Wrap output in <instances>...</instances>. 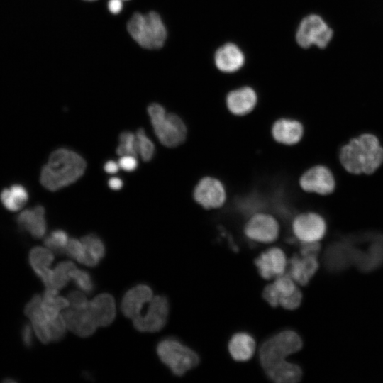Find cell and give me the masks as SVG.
I'll use <instances>...</instances> for the list:
<instances>
[{
    "label": "cell",
    "mask_w": 383,
    "mask_h": 383,
    "mask_svg": "<svg viewBox=\"0 0 383 383\" xmlns=\"http://www.w3.org/2000/svg\"><path fill=\"white\" fill-rule=\"evenodd\" d=\"M272 284L279 295V301L281 298L292 294L298 288L296 283L288 273L275 277Z\"/></svg>",
    "instance_id": "obj_33"
},
{
    "label": "cell",
    "mask_w": 383,
    "mask_h": 383,
    "mask_svg": "<svg viewBox=\"0 0 383 383\" xmlns=\"http://www.w3.org/2000/svg\"><path fill=\"white\" fill-rule=\"evenodd\" d=\"M327 230L325 219L315 212L297 215L292 221V231L300 242H319Z\"/></svg>",
    "instance_id": "obj_10"
},
{
    "label": "cell",
    "mask_w": 383,
    "mask_h": 383,
    "mask_svg": "<svg viewBox=\"0 0 383 383\" xmlns=\"http://www.w3.org/2000/svg\"><path fill=\"white\" fill-rule=\"evenodd\" d=\"M148 113L155 133L163 145L174 148L184 143L187 130L179 116L172 113H167L158 104H150Z\"/></svg>",
    "instance_id": "obj_6"
},
{
    "label": "cell",
    "mask_w": 383,
    "mask_h": 383,
    "mask_svg": "<svg viewBox=\"0 0 383 383\" xmlns=\"http://www.w3.org/2000/svg\"><path fill=\"white\" fill-rule=\"evenodd\" d=\"M265 373L270 380L275 383H296L303 377L301 367L289 361L277 365Z\"/></svg>",
    "instance_id": "obj_24"
},
{
    "label": "cell",
    "mask_w": 383,
    "mask_h": 383,
    "mask_svg": "<svg viewBox=\"0 0 383 383\" xmlns=\"http://www.w3.org/2000/svg\"><path fill=\"white\" fill-rule=\"evenodd\" d=\"M86 169V162L77 152L59 148L51 153L42 168L40 182L50 191H57L80 178Z\"/></svg>",
    "instance_id": "obj_2"
},
{
    "label": "cell",
    "mask_w": 383,
    "mask_h": 383,
    "mask_svg": "<svg viewBox=\"0 0 383 383\" xmlns=\"http://www.w3.org/2000/svg\"><path fill=\"white\" fill-rule=\"evenodd\" d=\"M30 324L25 323L21 328V338L23 345L30 348L33 345V329Z\"/></svg>",
    "instance_id": "obj_42"
},
{
    "label": "cell",
    "mask_w": 383,
    "mask_h": 383,
    "mask_svg": "<svg viewBox=\"0 0 383 383\" xmlns=\"http://www.w3.org/2000/svg\"><path fill=\"white\" fill-rule=\"evenodd\" d=\"M116 152L120 156L138 155L137 139L135 133L130 131H124L119 136V144L116 148Z\"/></svg>",
    "instance_id": "obj_29"
},
{
    "label": "cell",
    "mask_w": 383,
    "mask_h": 383,
    "mask_svg": "<svg viewBox=\"0 0 383 383\" xmlns=\"http://www.w3.org/2000/svg\"><path fill=\"white\" fill-rule=\"evenodd\" d=\"M193 196L196 202L206 209H218L226 201V191L219 179L205 177L196 184Z\"/></svg>",
    "instance_id": "obj_11"
},
{
    "label": "cell",
    "mask_w": 383,
    "mask_h": 383,
    "mask_svg": "<svg viewBox=\"0 0 383 383\" xmlns=\"http://www.w3.org/2000/svg\"><path fill=\"white\" fill-rule=\"evenodd\" d=\"M122 6L121 0H109L108 4L109 11L114 14L119 13Z\"/></svg>",
    "instance_id": "obj_43"
},
{
    "label": "cell",
    "mask_w": 383,
    "mask_h": 383,
    "mask_svg": "<svg viewBox=\"0 0 383 383\" xmlns=\"http://www.w3.org/2000/svg\"><path fill=\"white\" fill-rule=\"evenodd\" d=\"M17 223L21 229L29 232L33 237H43L47 230L44 207L36 206L22 211L17 217Z\"/></svg>",
    "instance_id": "obj_20"
},
{
    "label": "cell",
    "mask_w": 383,
    "mask_h": 383,
    "mask_svg": "<svg viewBox=\"0 0 383 383\" xmlns=\"http://www.w3.org/2000/svg\"><path fill=\"white\" fill-rule=\"evenodd\" d=\"M259 274L270 280L285 273L288 262L282 249L272 247L262 252L255 260Z\"/></svg>",
    "instance_id": "obj_13"
},
{
    "label": "cell",
    "mask_w": 383,
    "mask_h": 383,
    "mask_svg": "<svg viewBox=\"0 0 383 383\" xmlns=\"http://www.w3.org/2000/svg\"><path fill=\"white\" fill-rule=\"evenodd\" d=\"M357 249L347 245L331 246L324 255V263L331 271L338 272L355 265Z\"/></svg>",
    "instance_id": "obj_22"
},
{
    "label": "cell",
    "mask_w": 383,
    "mask_h": 383,
    "mask_svg": "<svg viewBox=\"0 0 383 383\" xmlns=\"http://www.w3.org/2000/svg\"><path fill=\"white\" fill-rule=\"evenodd\" d=\"M169 312L168 299L164 295H157L151 299L145 316L138 315L133 318V326L140 332L160 331L167 322Z\"/></svg>",
    "instance_id": "obj_9"
},
{
    "label": "cell",
    "mask_w": 383,
    "mask_h": 383,
    "mask_svg": "<svg viewBox=\"0 0 383 383\" xmlns=\"http://www.w3.org/2000/svg\"><path fill=\"white\" fill-rule=\"evenodd\" d=\"M87 1H93V0H87Z\"/></svg>",
    "instance_id": "obj_46"
},
{
    "label": "cell",
    "mask_w": 383,
    "mask_h": 383,
    "mask_svg": "<svg viewBox=\"0 0 383 383\" xmlns=\"http://www.w3.org/2000/svg\"><path fill=\"white\" fill-rule=\"evenodd\" d=\"M214 60L216 66L219 70L231 73L241 68L245 62V57L236 45L228 43L217 50Z\"/></svg>",
    "instance_id": "obj_21"
},
{
    "label": "cell",
    "mask_w": 383,
    "mask_h": 383,
    "mask_svg": "<svg viewBox=\"0 0 383 383\" xmlns=\"http://www.w3.org/2000/svg\"><path fill=\"white\" fill-rule=\"evenodd\" d=\"M68 241L67 233L63 230L57 229L46 237L44 243L52 252L60 254L65 252Z\"/></svg>",
    "instance_id": "obj_31"
},
{
    "label": "cell",
    "mask_w": 383,
    "mask_h": 383,
    "mask_svg": "<svg viewBox=\"0 0 383 383\" xmlns=\"http://www.w3.org/2000/svg\"><path fill=\"white\" fill-rule=\"evenodd\" d=\"M66 324L62 315L48 320V330L51 341H59L64 338L66 331Z\"/></svg>",
    "instance_id": "obj_35"
},
{
    "label": "cell",
    "mask_w": 383,
    "mask_h": 383,
    "mask_svg": "<svg viewBox=\"0 0 383 383\" xmlns=\"http://www.w3.org/2000/svg\"><path fill=\"white\" fill-rule=\"evenodd\" d=\"M302 299V292L298 287L292 294L281 298L279 301V306L287 310H295L299 307Z\"/></svg>",
    "instance_id": "obj_37"
},
{
    "label": "cell",
    "mask_w": 383,
    "mask_h": 383,
    "mask_svg": "<svg viewBox=\"0 0 383 383\" xmlns=\"http://www.w3.org/2000/svg\"><path fill=\"white\" fill-rule=\"evenodd\" d=\"M71 279L82 291L87 294L93 292L95 288L94 280L91 274L83 270H78L77 267L70 274Z\"/></svg>",
    "instance_id": "obj_34"
},
{
    "label": "cell",
    "mask_w": 383,
    "mask_h": 383,
    "mask_svg": "<svg viewBox=\"0 0 383 383\" xmlns=\"http://www.w3.org/2000/svg\"><path fill=\"white\" fill-rule=\"evenodd\" d=\"M226 103L232 114L243 116L255 109L257 103V96L252 88L244 87L230 91L226 96Z\"/></svg>",
    "instance_id": "obj_18"
},
{
    "label": "cell",
    "mask_w": 383,
    "mask_h": 383,
    "mask_svg": "<svg viewBox=\"0 0 383 383\" xmlns=\"http://www.w3.org/2000/svg\"><path fill=\"white\" fill-rule=\"evenodd\" d=\"M138 155L144 161L152 159L155 152V146L151 140L147 136L143 128H139L135 133Z\"/></svg>",
    "instance_id": "obj_32"
},
{
    "label": "cell",
    "mask_w": 383,
    "mask_h": 383,
    "mask_svg": "<svg viewBox=\"0 0 383 383\" xmlns=\"http://www.w3.org/2000/svg\"><path fill=\"white\" fill-rule=\"evenodd\" d=\"M279 231L277 218L262 211L250 216L243 228L244 234L248 239L261 243L274 242L279 235Z\"/></svg>",
    "instance_id": "obj_8"
},
{
    "label": "cell",
    "mask_w": 383,
    "mask_h": 383,
    "mask_svg": "<svg viewBox=\"0 0 383 383\" xmlns=\"http://www.w3.org/2000/svg\"><path fill=\"white\" fill-rule=\"evenodd\" d=\"M88 309L98 326H109L116 317V304L113 297L108 293L96 296L89 301Z\"/></svg>",
    "instance_id": "obj_19"
},
{
    "label": "cell",
    "mask_w": 383,
    "mask_h": 383,
    "mask_svg": "<svg viewBox=\"0 0 383 383\" xmlns=\"http://www.w3.org/2000/svg\"><path fill=\"white\" fill-rule=\"evenodd\" d=\"M65 252L71 258L83 264L85 257V250L81 240L71 238L65 248Z\"/></svg>",
    "instance_id": "obj_36"
},
{
    "label": "cell",
    "mask_w": 383,
    "mask_h": 383,
    "mask_svg": "<svg viewBox=\"0 0 383 383\" xmlns=\"http://www.w3.org/2000/svg\"><path fill=\"white\" fill-rule=\"evenodd\" d=\"M288 274L301 286L307 285L319 267L318 257L294 255L289 260Z\"/></svg>",
    "instance_id": "obj_17"
},
{
    "label": "cell",
    "mask_w": 383,
    "mask_h": 383,
    "mask_svg": "<svg viewBox=\"0 0 383 383\" xmlns=\"http://www.w3.org/2000/svg\"><path fill=\"white\" fill-rule=\"evenodd\" d=\"M304 133V128L300 121L288 118H281L275 121L271 129L274 140L285 145H293L299 143Z\"/></svg>",
    "instance_id": "obj_16"
},
{
    "label": "cell",
    "mask_w": 383,
    "mask_h": 383,
    "mask_svg": "<svg viewBox=\"0 0 383 383\" xmlns=\"http://www.w3.org/2000/svg\"><path fill=\"white\" fill-rule=\"evenodd\" d=\"M300 255L318 257L321 252L319 242H300Z\"/></svg>",
    "instance_id": "obj_39"
},
{
    "label": "cell",
    "mask_w": 383,
    "mask_h": 383,
    "mask_svg": "<svg viewBox=\"0 0 383 383\" xmlns=\"http://www.w3.org/2000/svg\"><path fill=\"white\" fill-rule=\"evenodd\" d=\"M332 37V29L321 16L316 14L305 17L300 23L296 34L297 43L304 48L313 45L323 48Z\"/></svg>",
    "instance_id": "obj_7"
},
{
    "label": "cell",
    "mask_w": 383,
    "mask_h": 383,
    "mask_svg": "<svg viewBox=\"0 0 383 383\" xmlns=\"http://www.w3.org/2000/svg\"><path fill=\"white\" fill-rule=\"evenodd\" d=\"M67 299L69 301L70 307L74 309H84L89 304V301L85 295L82 292L77 290L70 292Z\"/></svg>",
    "instance_id": "obj_38"
},
{
    "label": "cell",
    "mask_w": 383,
    "mask_h": 383,
    "mask_svg": "<svg viewBox=\"0 0 383 383\" xmlns=\"http://www.w3.org/2000/svg\"><path fill=\"white\" fill-rule=\"evenodd\" d=\"M299 185L306 192L326 196L334 191L335 180L329 168L318 165L310 167L302 174L299 179Z\"/></svg>",
    "instance_id": "obj_12"
},
{
    "label": "cell",
    "mask_w": 383,
    "mask_h": 383,
    "mask_svg": "<svg viewBox=\"0 0 383 383\" xmlns=\"http://www.w3.org/2000/svg\"><path fill=\"white\" fill-rule=\"evenodd\" d=\"M152 290L145 284H138L129 289L123 295L121 310L129 318L140 315L143 306L152 299Z\"/></svg>",
    "instance_id": "obj_15"
},
{
    "label": "cell",
    "mask_w": 383,
    "mask_h": 383,
    "mask_svg": "<svg viewBox=\"0 0 383 383\" xmlns=\"http://www.w3.org/2000/svg\"><path fill=\"white\" fill-rule=\"evenodd\" d=\"M131 37L143 48L158 49L167 38V30L160 16L151 11L147 14L135 13L127 23Z\"/></svg>",
    "instance_id": "obj_5"
},
{
    "label": "cell",
    "mask_w": 383,
    "mask_h": 383,
    "mask_svg": "<svg viewBox=\"0 0 383 383\" xmlns=\"http://www.w3.org/2000/svg\"><path fill=\"white\" fill-rule=\"evenodd\" d=\"M262 298L272 307L279 306V295L272 283L265 287L262 292Z\"/></svg>",
    "instance_id": "obj_40"
},
{
    "label": "cell",
    "mask_w": 383,
    "mask_h": 383,
    "mask_svg": "<svg viewBox=\"0 0 383 383\" xmlns=\"http://www.w3.org/2000/svg\"><path fill=\"white\" fill-rule=\"evenodd\" d=\"M303 340L292 329L281 331L266 339L259 348V362L264 372L283 363L287 357L301 350Z\"/></svg>",
    "instance_id": "obj_3"
},
{
    "label": "cell",
    "mask_w": 383,
    "mask_h": 383,
    "mask_svg": "<svg viewBox=\"0 0 383 383\" xmlns=\"http://www.w3.org/2000/svg\"><path fill=\"white\" fill-rule=\"evenodd\" d=\"M76 268L75 265L70 261H63L57 264L52 270L50 283L46 288L60 289L65 287L71 279L70 274Z\"/></svg>",
    "instance_id": "obj_28"
},
{
    "label": "cell",
    "mask_w": 383,
    "mask_h": 383,
    "mask_svg": "<svg viewBox=\"0 0 383 383\" xmlns=\"http://www.w3.org/2000/svg\"><path fill=\"white\" fill-rule=\"evenodd\" d=\"M263 206L264 202L262 199L255 194H249L240 198L238 201V208L240 211L248 216L261 212Z\"/></svg>",
    "instance_id": "obj_30"
},
{
    "label": "cell",
    "mask_w": 383,
    "mask_h": 383,
    "mask_svg": "<svg viewBox=\"0 0 383 383\" xmlns=\"http://www.w3.org/2000/svg\"><path fill=\"white\" fill-rule=\"evenodd\" d=\"M119 167L118 162H116L113 160H109L104 165V170L110 174L117 172Z\"/></svg>",
    "instance_id": "obj_44"
},
{
    "label": "cell",
    "mask_w": 383,
    "mask_h": 383,
    "mask_svg": "<svg viewBox=\"0 0 383 383\" xmlns=\"http://www.w3.org/2000/svg\"><path fill=\"white\" fill-rule=\"evenodd\" d=\"M156 353L161 362L177 377L183 376L200 362L194 350L174 337L162 338L156 346Z\"/></svg>",
    "instance_id": "obj_4"
},
{
    "label": "cell",
    "mask_w": 383,
    "mask_h": 383,
    "mask_svg": "<svg viewBox=\"0 0 383 383\" xmlns=\"http://www.w3.org/2000/svg\"><path fill=\"white\" fill-rule=\"evenodd\" d=\"M109 187L113 190H118L123 187V182L120 178L112 177L108 182Z\"/></svg>",
    "instance_id": "obj_45"
},
{
    "label": "cell",
    "mask_w": 383,
    "mask_h": 383,
    "mask_svg": "<svg viewBox=\"0 0 383 383\" xmlns=\"http://www.w3.org/2000/svg\"><path fill=\"white\" fill-rule=\"evenodd\" d=\"M81 241L85 250L83 264L89 267L98 265L106 253L105 245L102 240L96 234L90 233L83 236Z\"/></svg>",
    "instance_id": "obj_25"
},
{
    "label": "cell",
    "mask_w": 383,
    "mask_h": 383,
    "mask_svg": "<svg viewBox=\"0 0 383 383\" xmlns=\"http://www.w3.org/2000/svg\"><path fill=\"white\" fill-rule=\"evenodd\" d=\"M228 350L231 357L238 362L250 360L255 354L256 342L248 333L238 332L231 336Z\"/></svg>",
    "instance_id": "obj_23"
},
{
    "label": "cell",
    "mask_w": 383,
    "mask_h": 383,
    "mask_svg": "<svg viewBox=\"0 0 383 383\" xmlns=\"http://www.w3.org/2000/svg\"><path fill=\"white\" fill-rule=\"evenodd\" d=\"M28 260L32 269L40 277L50 269L49 267L54 260V255L49 248L38 246L30 250Z\"/></svg>",
    "instance_id": "obj_27"
},
{
    "label": "cell",
    "mask_w": 383,
    "mask_h": 383,
    "mask_svg": "<svg viewBox=\"0 0 383 383\" xmlns=\"http://www.w3.org/2000/svg\"><path fill=\"white\" fill-rule=\"evenodd\" d=\"M118 165L123 170L131 172L136 169L138 166V161L136 157L132 155H123L121 156L118 160Z\"/></svg>",
    "instance_id": "obj_41"
},
{
    "label": "cell",
    "mask_w": 383,
    "mask_h": 383,
    "mask_svg": "<svg viewBox=\"0 0 383 383\" xmlns=\"http://www.w3.org/2000/svg\"><path fill=\"white\" fill-rule=\"evenodd\" d=\"M62 316L67 328L78 336L88 337L92 335L97 328L88 306L84 309L66 308Z\"/></svg>",
    "instance_id": "obj_14"
},
{
    "label": "cell",
    "mask_w": 383,
    "mask_h": 383,
    "mask_svg": "<svg viewBox=\"0 0 383 383\" xmlns=\"http://www.w3.org/2000/svg\"><path fill=\"white\" fill-rule=\"evenodd\" d=\"M4 206L11 211L21 209L28 199V193L25 187L21 184H13L4 189L0 195Z\"/></svg>",
    "instance_id": "obj_26"
},
{
    "label": "cell",
    "mask_w": 383,
    "mask_h": 383,
    "mask_svg": "<svg viewBox=\"0 0 383 383\" xmlns=\"http://www.w3.org/2000/svg\"><path fill=\"white\" fill-rule=\"evenodd\" d=\"M339 161L350 174H371L383 163V147L375 135L362 133L341 147Z\"/></svg>",
    "instance_id": "obj_1"
}]
</instances>
